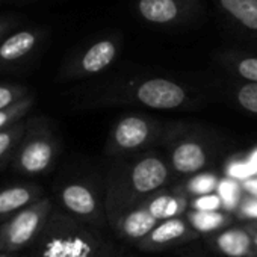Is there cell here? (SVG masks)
Instances as JSON below:
<instances>
[{
	"label": "cell",
	"mask_w": 257,
	"mask_h": 257,
	"mask_svg": "<svg viewBox=\"0 0 257 257\" xmlns=\"http://www.w3.org/2000/svg\"><path fill=\"white\" fill-rule=\"evenodd\" d=\"M103 242L85 222L53 209L28 257H98Z\"/></svg>",
	"instance_id": "1"
},
{
	"label": "cell",
	"mask_w": 257,
	"mask_h": 257,
	"mask_svg": "<svg viewBox=\"0 0 257 257\" xmlns=\"http://www.w3.org/2000/svg\"><path fill=\"white\" fill-rule=\"evenodd\" d=\"M61 152V146L50 122L43 116L26 121V131L19 143L11 168L22 176L46 174L55 165Z\"/></svg>",
	"instance_id": "2"
},
{
	"label": "cell",
	"mask_w": 257,
	"mask_h": 257,
	"mask_svg": "<svg viewBox=\"0 0 257 257\" xmlns=\"http://www.w3.org/2000/svg\"><path fill=\"white\" fill-rule=\"evenodd\" d=\"M122 46L124 34L121 31L97 34L65 59L59 70V80H77L103 73L116 61Z\"/></svg>",
	"instance_id": "3"
},
{
	"label": "cell",
	"mask_w": 257,
	"mask_h": 257,
	"mask_svg": "<svg viewBox=\"0 0 257 257\" xmlns=\"http://www.w3.org/2000/svg\"><path fill=\"white\" fill-rule=\"evenodd\" d=\"M53 209L52 200L44 197L0 224V252L19 254L29 249L43 233Z\"/></svg>",
	"instance_id": "4"
},
{
	"label": "cell",
	"mask_w": 257,
	"mask_h": 257,
	"mask_svg": "<svg viewBox=\"0 0 257 257\" xmlns=\"http://www.w3.org/2000/svg\"><path fill=\"white\" fill-rule=\"evenodd\" d=\"M135 17L156 29H185L204 16L201 0H134Z\"/></svg>",
	"instance_id": "5"
},
{
	"label": "cell",
	"mask_w": 257,
	"mask_h": 257,
	"mask_svg": "<svg viewBox=\"0 0 257 257\" xmlns=\"http://www.w3.org/2000/svg\"><path fill=\"white\" fill-rule=\"evenodd\" d=\"M110 86L118 89L124 88L138 103L159 110L177 109L189 98L188 89L183 83L159 74L118 80L113 82Z\"/></svg>",
	"instance_id": "6"
},
{
	"label": "cell",
	"mask_w": 257,
	"mask_h": 257,
	"mask_svg": "<svg viewBox=\"0 0 257 257\" xmlns=\"http://www.w3.org/2000/svg\"><path fill=\"white\" fill-rule=\"evenodd\" d=\"M49 32L43 26L20 28L0 41V73L25 70L43 50Z\"/></svg>",
	"instance_id": "7"
},
{
	"label": "cell",
	"mask_w": 257,
	"mask_h": 257,
	"mask_svg": "<svg viewBox=\"0 0 257 257\" xmlns=\"http://www.w3.org/2000/svg\"><path fill=\"white\" fill-rule=\"evenodd\" d=\"M224 25L236 35L257 43V0H212Z\"/></svg>",
	"instance_id": "8"
},
{
	"label": "cell",
	"mask_w": 257,
	"mask_h": 257,
	"mask_svg": "<svg viewBox=\"0 0 257 257\" xmlns=\"http://www.w3.org/2000/svg\"><path fill=\"white\" fill-rule=\"evenodd\" d=\"M62 210L74 219L85 224H97L100 221V203L95 192L80 182H70L58 192Z\"/></svg>",
	"instance_id": "9"
},
{
	"label": "cell",
	"mask_w": 257,
	"mask_h": 257,
	"mask_svg": "<svg viewBox=\"0 0 257 257\" xmlns=\"http://www.w3.org/2000/svg\"><path fill=\"white\" fill-rule=\"evenodd\" d=\"M41 198H44L43 188L35 183H17L0 189V224Z\"/></svg>",
	"instance_id": "10"
},
{
	"label": "cell",
	"mask_w": 257,
	"mask_h": 257,
	"mask_svg": "<svg viewBox=\"0 0 257 257\" xmlns=\"http://www.w3.org/2000/svg\"><path fill=\"white\" fill-rule=\"evenodd\" d=\"M168 179L167 165L155 158L149 156L140 161L131 171V182L138 194H150L165 185Z\"/></svg>",
	"instance_id": "11"
},
{
	"label": "cell",
	"mask_w": 257,
	"mask_h": 257,
	"mask_svg": "<svg viewBox=\"0 0 257 257\" xmlns=\"http://www.w3.org/2000/svg\"><path fill=\"white\" fill-rule=\"evenodd\" d=\"M150 138V124L138 115H128L119 119L113 128V144L119 150H137Z\"/></svg>",
	"instance_id": "12"
},
{
	"label": "cell",
	"mask_w": 257,
	"mask_h": 257,
	"mask_svg": "<svg viewBox=\"0 0 257 257\" xmlns=\"http://www.w3.org/2000/svg\"><path fill=\"white\" fill-rule=\"evenodd\" d=\"M213 245L227 257H257L254 237L246 228H225L215 236Z\"/></svg>",
	"instance_id": "13"
},
{
	"label": "cell",
	"mask_w": 257,
	"mask_h": 257,
	"mask_svg": "<svg viewBox=\"0 0 257 257\" xmlns=\"http://www.w3.org/2000/svg\"><path fill=\"white\" fill-rule=\"evenodd\" d=\"M215 59L230 74L242 79L243 83H257V55L239 49H227L221 50Z\"/></svg>",
	"instance_id": "14"
},
{
	"label": "cell",
	"mask_w": 257,
	"mask_h": 257,
	"mask_svg": "<svg viewBox=\"0 0 257 257\" xmlns=\"http://www.w3.org/2000/svg\"><path fill=\"white\" fill-rule=\"evenodd\" d=\"M173 167L180 174H197L207 164V153L204 147L194 141L179 144L171 155Z\"/></svg>",
	"instance_id": "15"
},
{
	"label": "cell",
	"mask_w": 257,
	"mask_h": 257,
	"mask_svg": "<svg viewBox=\"0 0 257 257\" xmlns=\"http://www.w3.org/2000/svg\"><path fill=\"white\" fill-rule=\"evenodd\" d=\"M191 228L188 225V222L183 218H171V219H165L162 222H159L155 230L144 239L143 243L147 245H153V246H162V245H168L171 242H177L189 236Z\"/></svg>",
	"instance_id": "16"
},
{
	"label": "cell",
	"mask_w": 257,
	"mask_h": 257,
	"mask_svg": "<svg viewBox=\"0 0 257 257\" xmlns=\"http://www.w3.org/2000/svg\"><path fill=\"white\" fill-rule=\"evenodd\" d=\"M159 224L156 218L150 215L147 207L128 212L119 221V231L128 239H146L155 227Z\"/></svg>",
	"instance_id": "17"
},
{
	"label": "cell",
	"mask_w": 257,
	"mask_h": 257,
	"mask_svg": "<svg viewBox=\"0 0 257 257\" xmlns=\"http://www.w3.org/2000/svg\"><path fill=\"white\" fill-rule=\"evenodd\" d=\"M186 207V201L183 195H170V194H162L155 197L149 206L147 210L153 218L158 221H165L171 218H177L179 213H182Z\"/></svg>",
	"instance_id": "18"
},
{
	"label": "cell",
	"mask_w": 257,
	"mask_h": 257,
	"mask_svg": "<svg viewBox=\"0 0 257 257\" xmlns=\"http://www.w3.org/2000/svg\"><path fill=\"white\" fill-rule=\"evenodd\" d=\"M26 131V119H22L0 132V171L11 165L14 152Z\"/></svg>",
	"instance_id": "19"
},
{
	"label": "cell",
	"mask_w": 257,
	"mask_h": 257,
	"mask_svg": "<svg viewBox=\"0 0 257 257\" xmlns=\"http://www.w3.org/2000/svg\"><path fill=\"white\" fill-rule=\"evenodd\" d=\"M188 222L194 231L212 233L230 222V218L221 210H191Z\"/></svg>",
	"instance_id": "20"
},
{
	"label": "cell",
	"mask_w": 257,
	"mask_h": 257,
	"mask_svg": "<svg viewBox=\"0 0 257 257\" xmlns=\"http://www.w3.org/2000/svg\"><path fill=\"white\" fill-rule=\"evenodd\" d=\"M34 104H35V95L31 94L23 101H20L5 110H0V132H4L5 128L11 127L13 124L25 119V116L32 110Z\"/></svg>",
	"instance_id": "21"
},
{
	"label": "cell",
	"mask_w": 257,
	"mask_h": 257,
	"mask_svg": "<svg viewBox=\"0 0 257 257\" xmlns=\"http://www.w3.org/2000/svg\"><path fill=\"white\" fill-rule=\"evenodd\" d=\"M34 94L22 83H0V110H5Z\"/></svg>",
	"instance_id": "22"
},
{
	"label": "cell",
	"mask_w": 257,
	"mask_h": 257,
	"mask_svg": "<svg viewBox=\"0 0 257 257\" xmlns=\"http://www.w3.org/2000/svg\"><path fill=\"white\" fill-rule=\"evenodd\" d=\"M216 191H218V197L224 209H228V210L239 209L242 201H240V189L236 182L224 180L222 183H219Z\"/></svg>",
	"instance_id": "23"
},
{
	"label": "cell",
	"mask_w": 257,
	"mask_h": 257,
	"mask_svg": "<svg viewBox=\"0 0 257 257\" xmlns=\"http://www.w3.org/2000/svg\"><path fill=\"white\" fill-rule=\"evenodd\" d=\"M234 98L245 110L257 115V83H240L234 89Z\"/></svg>",
	"instance_id": "24"
},
{
	"label": "cell",
	"mask_w": 257,
	"mask_h": 257,
	"mask_svg": "<svg viewBox=\"0 0 257 257\" xmlns=\"http://www.w3.org/2000/svg\"><path fill=\"white\" fill-rule=\"evenodd\" d=\"M219 186V180L213 174H200L195 176L189 183H188V191L192 195H210L213 194Z\"/></svg>",
	"instance_id": "25"
},
{
	"label": "cell",
	"mask_w": 257,
	"mask_h": 257,
	"mask_svg": "<svg viewBox=\"0 0 257 257\" xmlns=\"http://www.w3.org/2000/svg\"><path fill=\"white\" fill-rule=\"evenodd\" d=\"M219 207H222V204L218 194L197 197L192 203V210H219Z\"/></svg>",
	"instance_id": "26"
},
{
	"label": "cell",
	"mask_w": 257,
	"mask_h": 257,
	"mask_svg": "<svg viewBox=\"0 0 257 257\" xmlns=\"http://www.w3.org/2000/svg\"><path fill=\"white\" fill-rule=\"evenodd\" d=\"M22 23V19L19 16L5 14L0 16V41H2L8 34L16 31V28Z\"/></svg>",
	"instance_id": "27"
},
{
	"label": "cell",
	"mask_w": 257,
	"mask_h": 257,
	"mask_svg": "<svg viewBox=\"0 0 257 257\" xmlns=\"http://www.w3.org/2000/svg\"><path fill=\"white\" fill-rule=\"evenodd\" d=\"M239 216L243 219H251L257 221V197L246 198L240 203L239 206Z\"/></svg>",
	"instance_id": "28"
},
{
	"label": "cell",
	"mask_w": 257,
	"mask_h": 257,
	"mask_svg": "<svg viewBox=\"0 0 257 257\" xmlns=\"http://www.w3.org/2000/svg\"><path fill=\"white\" fill-rule=\"evenodd\" d=\"M245 228H246L249 233H257V221H255V222H249Z\"/></svg>",
	"instance_id": "29"
},
{
	"label": "cell",
	"mask_w": 257,
	"mask_h": 257,
	"mask_svg": "<svg viewBox=\"0 0 257 257\" xmlns=\"http://www.w3.org/2000/svg\"><path fill=\"white\" fill-rule=\"evenodd\" d=\"M0 257H20L19 254H10V252H0Z\"/></svg>",
	"instance_id": "30"
},
{
	"label": "cell",
	"mask_w": 257,
	"mask_h": 257,
	"mask_svg": "<svg viewBox=\"0 0 257 257\" xmlns=\"http://www.w3.org/2000/svg\"><path fill=\"white\" fill-rule=\"evenodd\" d=\"M251 236L254 237V243H255V246H257V233H251Z\"/></svg>",
	"instance_id": "31"
}]
</instances>
